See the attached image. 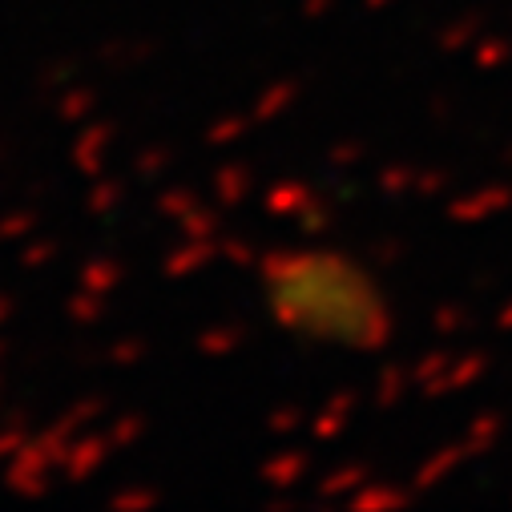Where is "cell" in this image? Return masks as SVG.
<instances>
[{
    "instance_id": "cell-1",
    "label": "cell",
    "mask_w": 512,
    "mask_h": 512,
    "mask_svg": "<svg viewBox=\"0 0 512 512\" xmlns=\"http://www.w3.org/2000/svg\"><path fill=\"white\" fill-rule=\"evenodd\" d=\"M113 452V444H109V436H85V440H73L69 444V452H65V472H69V480H85V476H93L101 464H105V456Z\"/></svg>"
},
{
    "instance_id": "cell-2",
    "label": "cell",
    "mask_w": 512,
    "mask_h": 512,
    "mask_svg": "<svg viewBox=\"0 0 512 512\" xmlns=\"http://www.w3.org/2000/svg\"><path fill=\"white\" fill-rule=\"evenodd\" d=\"M311 468V456L307 452H279L275 460L263 464V480L267 484H279V488H291L303 480V472Z\"/></svg>"
},
{
    "instance_id": "cell-3",
    "label": "cell",
    "mask_w": 512,
    "mask_h": 512,
    "mask_svg": "<svg viewBox=\"0 0 512 512\" xmlns=\"http://www.w3.org/2000/svg\"><path fill=\"white\" fill-rule=\"evenodd\" d=\"M218 254V246H210L206 238H194L190 246H182V250H174L170 259H166V275L170 279H178V275H194L198 267H206L210 259Z\"/></svg>"
},
{
    "instance_id": "cell-4",
    "label": "cell",
    "mask_w": 512,
    "mask_h": 512,
    "mask_svg": "<svg viewBox=\"0 0 512 512\" xmlns=\"http://www.w3.org/2000/svg\"><path fill=\"white\" fill-rule=\"evenodd\" d=\"M109 138H113L109 125H85V134H81V142H77V150H73V158H77V166H81L85 174H97V170H101V154H105Z\"/></svg>"
},
{
    "instance_id": "cell-5",
    "label": "cell",
    "mask_w": 512,
    "mask_h": 512,
    "mask_svg": "<svg viewBox=\"0 0 512 512\" xmlns=\"http://www.w3.org/2000/svg\"><path fill=\"white\" fill-rule=\"evenodd\" d=\"M214 194L226 202V206H238L246 194H250V170L246 166H222L214 174Z\"/></svg>"
},
{
    "instance_id": "cell-6",
    "label": "cell",
    "mask_w": 512,
    "mask_h": 512,
    "mask_svg": "<svg viewBox=\"0 0 512 512\" xmlns=\"http://www.w3.org/2000/svg\"><path fill=\"white\" fill-rule=\"evenodd\" d=\"M452 367V355L448 351H432L424 363H416V371H412V383L416 388H424L428 396H436V392H444V371Z\"/></svg>"
},
{
    "instance_id": "cell-7",
    "label": "cell",
    "mask_w": 512,
    "mask_h": 512,
    "mask_svg": "<svg viewBox=\"0 0 512 512\" xmlns=\"http://www.w3.org/2000/svg\"><path fill=\"white\" fill-rule=\"evenodd\" d=\"M117 283H121V267H117L113 259H89V263L81 267V287H85V291L105 295V291H113Z\"/></svg>"
},
{
    "instance_id": "cell-8",
    "label": "cell",
    "mask_w": 512,
    "mask_h": 512,
    "mask_svg": "<svg viewBox=\"0 0 512 512\" xmlns=\"http://www.w3.org/2000/svg\"><path fill=\"white\" fill-rule=\"evenodd\" d=\"M351 408H355V396H335V400L323 408V420H315V436H319V440H335L339 428H347Z\"/></svg>"
},
{
    "instance_id": "cell-9",
    "label": "cell",
    "mask_w": 512,
    "mask_h": 512,
    "mask_svg": "<svg viewBox=\"0 0 512 512\" xmlns=\"http://www.w3.org/2000/svg\"><path fill=\"white\" fill-rule=\"evenodd\" d=\"M242 339H246L242 327H210V331L198 335V347H202L206 355H230V351H238Z\"/></svg>"
},
{
    "instance_id": "cell-10",
    "label": "cell",
    "mask_w": 512,
    "mask_h": 512,
    "mask_svg": "<svg viewBox=\"0 0 512 512\" xmlns=\"http://www.w3.org/2000/svg\"><path fill=\"white\" fill-rule=\"evenodd\" d=\"M351 504L355 508H400V504H408V496L396 492V488H379V484L367 480V488L359 496H351Z\"/></svg>"
},
{
    "instance_id": "cell-11",
    "label": "cell",
    "mask_w": 512,
    "mask_h": 512,
    "mask_svg": "<svg viewBox=\"0 0 512 512\" xmlns=\"http://www.w3.org/2000/svg\"><path fill=\"white\" fill-rule=\"evenodd\" d=\"M295 93H299V85H295V81H283V85L267 89V97L259 101V109H254V117H259V121H271L275 113H283V109L295 101Z\"/></svg>"
},
{
    "instance_id": "cell-12",
    "label": "cell",
    "mask_w": 512,
    "mask_h": 512,
    "mask_svg": "<svg viewBox=\"0 0 512 512\" xmlns=\"http://www.w3.org/2000/svg\"><path fill=\"white\" fill-rule=\"evenodd\" d=\"M105 436H109L113 448H130V444H138V440L146 436V420H142V416H121Z\"/></svg>"
},
{
    "instance_id": "cell-13",
    "label": "cell",
    "mask_w": 512,
    "mask_h": 512,
    "mask_svg": "<svg viewBox=\"0 0 512 512\" xmlns=\"http://www.w3.org/2000/svg\"><path fill=\"white\" fill-rule=\"evenodd\" d=\"M307 190L303 186H275L271 194H267V210H275V214H295L299 206H307Z\"/></svg>"
},
{
    "instance_id": "cell-14",
    "label": "cell",
    "mask_w": 512,
    "mask_h": 512,
    "mask_svg": "<svg viewBox=\"0 0 512 512\" xmlns=\"http://www.w3.org/2000/svg\"><path fill=\"white\" fill-rule=\"evenodd\" d=\"M69 315L77 319V323H97L101 315H105V303H101V295L97 291H77L73 299H69Z\"/></svg>"
},
{
    "instance_id": "cell-15",
    "label": "cell",
    "mask_w": 512,
    "mask_h": 512,
    "mask_svg": "<svg viewBox=\"0 0 512 512\" xmlns=\"http://www.w3.org/2000/svg\"><path fill=\"white\" fill-rule=\"evenodd\" d=\"M500 436V416H480L472 428H468V452H484V448H492V440Z\"/></svg>"
},
{
    "instance_id": "cell-16",
    "label": "cell",
    "mask_w": 512,
    "mask_h": 512,
    "mask_svg": "<svg viewBox=\"0 0 512 512\" xmlns=\"http://www.w3.org/2000/svg\"><path fill=\"white\" fill-rule=\"evenodd\" d=\"M355 484H367V468H339V472H331L323 484H319V492L323 496H339V492H347V488H355Z\"/></svg>"
},
{
    "instance_id": "cell-17",
    "label": "cell",
    "mask_w": 512,
    "mask_h": 512,
    "mask_svg": "<svg viewBox=\"0 0 512 512\" xmlns=\"http://www.w3.org/2000/svg\"><path fill=\"white\" fill-rule=\"evenodd\" d=\"M89 109H93V93H89V89H69V93H65V101L57 105V117L73 125V121H81Z\"/></svg>"
},
{
    "instance_id": "cell-18",
    "label": "cell",
    "mask_w": 512,
    "mask_h": 512,
    "mask_svg": "<svg viewBox=\"0 0 512 512\" xmlns=\"http://www.w3.org/2000/svg\"><path fill=\"white\" fill-rule=\"evenodd\" d=\"M178 226L190 234V238H210L214 230H218V214H210V210H186L182 218H178Z\"/></svg>"
},
{
    "instance_id": "cell-19",
    "label": "cell",
    "mask_w": 512,
    "mask_h": 512,
    "mask_svg": "<svg viewBox=\"0 0 512 512\" xmlns=\"http://www.w3.org/2000/svg\"><path fill=\"white\" fill-rule=\"evenodd\" d=\"M456 464H460V452H456V448H448L444 456L428 460V464L420 468V488H432V484H436V476H448Z\"/></svg>"
},
{
    "instance_id": "cell-20",
    "label": "cell",
    "mask_w": 512,
    "mask_h": 512,
    "mask_svg": "<svg viewBox=\"0 0 512 512\" xmlns=\"http://www.w3.org/2000/svg\"><path fill=\"white\" fill-rule=\"evenodd\" d=\"M404 379H408V371H400V367H388V371H383V392H379L375 404H379V408H392V404L400 400V392L408 388Z\"/></svg>"
},
{
    "instance_id": "cell-21",
    "label": "cell",
    "mask_w": 512,
    "mask_h": 512,
    "mask_svg": "<svg viewBox=\"0 0 512 512\" xmlns=\"http://www.w3.org/2000/svg\"><path fill=\"white\" fill-rule=\"evenodd\" d=\"M246 130H250V121H246V117H226V121H218V125H210V134H206V138H210L214 146H226V142H234V138H242Z\"/></svg>"
},
{
    "instance_id": "cell-22",
    "label": "cell",
    "mask_w": 512,
    "mask_h": 512,
    "mask_svg": "<svg viewBox=\"0 0 512 512\" xmlns=\"http://www.w3.org/2000/svg\"><path fill=\"white\" fill-rule=\"evenodd\" d=\"M412 182H416V170H408V166H388V170L379 174L383 194H404Z\"/></svg>"
},
{
    "instance_id": "cell-23",
    "label": "cell",
    "mask_w": 512,
    "mask_h": 512,
    "mask_svg": "<svg viewBox=\"0 0 512 512\" xmlns=\"http://www.w3.org/2000/svg\"><path fill=\"white\" fill-rule=\"evenodd\" d=\"M158 210H162L170 222H178L186 210H194V194H190V190H170V194H162Z\"/></svg>"
},
{
    "instance_id": "cell-24",
    "label": "cell",
    "mask_w": 512,
    "mask_h": 512,
    "mask_svg": "<svg viewBox=\"0 0 512 512\" xmlns=\"http://www.w3.org/2000/svg\"><path fill=\"white\" fill-rule=\"evenodd\" d=\"M480 371H484V355H468V359L456 363V371H452V379L444 383V388H468V379H480Z\"/></svg>"
},
{
    "instance_id": "cell-25",
    "label": "cell",
    "mask_w": 512,
    "mask_h": 512,
    "mask_svg": "<svg viewBox=\"0 0 512 512\" xmlns=\"http://www.w3.org/2000/svg\"><path fill=\"white\" fill-rule=\"evenodd\" d=\"M109 359H113V363H121V367L142 363V359H146V343H142V339H125V343H113V347H109Z\"/></svg>"
},
{
    "instance_id": "cell-26",
    "label": "cell",
    "mask_w": 512,
    "mask_h": 512,
    "mask_svg": "<svg viewBox=\"0 0 512 512\" xmlns=\"http://www.w3.org/2000/svg\"><path fill=\"white\" fill-rule=\"evenodd\" d=\"M117 512L121 508H154L158 504V492H150V488H134V492H117L113 500H109Z\"/></svg>"
},
{
    "instance_id": "cell-27",
    "label": "cell",
    "mask_w": 512,
    "mask_h": 512,
    "mask_svg": "<svg viewBox=\"0 0 512 512\" xmlns=\"http://www.w3.org/2000/svg\"><path fill=\"white\" fill-rule=\"evenodd\" d=\"M53 259H57V242H37V246L21 250V267H29V271H37V267H45Z\"/></svg>"
},
{
    "instance_id": "cell-28",
    "label": "cell",
    "mask_w": 512,
    "mask_h": 512,
    "mask_svg": "<svg viewBox=\"0 0 512 512\" xmlns=\"http://www.w3.org/2000/svg\"><path fill=\"white\" fill-rule=\"evenodd\" d=\"M472 37H476V21H456V25H452V33H448V37H440V49L460 53V49H464V41H472Z\"/></svg>"
},
{
    "instance_id": "cell-29",
    "label": "cell",
    "mask_w": 512,
    "mask_h": 512,
    "mask_svg": "<svg viewBox=\"0 0 512 512\" xmlns=\"http://www.w3.org/2000/svg\"><path fill=\"white\" fill-rule=\"evenodd\" d=\"M500 57H508V45H504V41H484V45L472 53V61H476L480 69H496V65H504Z\"/></svg>"
},
{
    "instance_id": "cell-30",
    "label": "cell",
    "mask_w": 512,
    "mask_h": 512,
    "mask_svg": "<svg viewBox=\"0 0 512 512\" xmlns=\"http://www.w3.org/2000/svg\"><path fill=\"white\" fill-rule=\"evenodd\" d=\"M432 323H436V331H460V327H468V311L464 307H440L432 315Z\"/></svg>"
},
{
    "instance_id": "cell-31",
    "label": "cell",
    "mask_w": 512,
    "mask_h": 512,
    "mask_svg": "<svg viewBox=\"0 0 512 512\" xmlns=\"http://www.w3.org/2000/svg\"><path fill=\"white\" fill-rule=\"evenodd\" d=\"M25 448V428L9 424V428H0V456H17Z\"/></svg>"
},
{
    "instance_id": "cell-32",
    "label": "cell",
    "mask_w": 512,
    "mask_h": 512,
    "mask_svg": "<svg viewBox=\"0 0 512 512\" xmlns=\"http://www.w3.org/2000/svg\"><path fill=\"white\" fill-rule=\"evenodd\" d=\"M97 190H101V194H93V198H89V210H93V214H105L113 202H121V186L105 182V186H97Z\"/></svg>"
},
{
    "instance_id": "cell-33",
    "label": "cell",
    "mask_w": 512,
    "mask_h": 512,
    "mask_svg": "<svg viewBox=\"0 0 512 512\" xmlns=\"http://www.w3.org/2000/svg\"><path fill=\"white\" fill-rule=\"evenodd\" d=\"M33 226V214H9L5 222H0V242H9V238H17V234H25Z\"/></svg>"
},
{
    "instance_id": "cell-34",
    "label": "cell",
    "mask_w": 512,
    "mask_h": 512,
    "mask_svg": "<svg viewBox=\"0 0 512 512\" xmlns=\"http://www.w3.org/2000/svg\"><path fill=\"white\" fill-rule=\"evenodd\" d=\"M166 166H170L166 150H146V154H138V174H162Z\"/></svg>"
},
{
    "instance_id": "cell-35",
    "label": "cell",
    "mask_w": 512,
    "mask_h": 512,
    "mask_svg": "<svg viewBox=\"0 0 512 512\" xmlns=\"http://www.w3.org/2000/svg\"><path fill=\"white\" fill-rule=\"evenodd\" d=\"M218 254H226V259H230V263H238V267H246V263L254 259L250 242H222V246H218Z\"/></svg>"
},
{
    "instance_id": "cell-36",
    "label": "cell",
    "mask_w": 512,
    "mask_h": 512,
    "mask_svg": "<svg viewBox=\"0 0 512 512\" xmlns=\"http://www.w3.org/2000/svg\"><path fill=\"white\" fill-rule=\"evenodd\" d=\"M303 424V412L299 408H279L275 416H271V428L275 432H291V428H299Z\"/></svg>"
},
{
    "instance_id": "cell-37",
    "label": "cell",
    "mask_w": 512,
    "mask_h": 512,
    "mask_svg": "<svg viewBox=\"0 0 512 512\" xmlns=\"http://www.w3.org/2000/svg\"><path fill=\"white\" fill-rule=\"evenodd\" d=\"M331 162H335V166H351V162H359V146H335V150H331Z\"/></svg>"
},
{
    "instance_id": "cell-38",
    "label": "cell",
    "mask_w": 512,
    "mask_h": 512,
    "mask_svg": "<svg viewBox=\"0 0 512 512\" xmlns=\"http://www.w3.org/2000/svg\"><path fill=\"white\" fill-rule=\"evenodd\" d=\"M299 218H303L307 230H323V226H327V214H323V210H303Z\"/></svg>"
},
{
    "instance_id": "cell-39",
    "label": "cell",
    "mask_w": 512,
    "mask_h": 512,
    "mask_svg": "<svg viewBox=\"0 0 512 512\" xmlns=\"http://www.w3.org/2000/svg\"><path fill=\"white\" fill-rule=\"evenodd\" d=\"M436 186H444V174H424L420 178V194H436Z\"/></svg>"
},
{
    "instance_id": "cell-40",
    "label": "cell",
    "mask_w": 512,
    "mask_h": 512,
    "mask_svg": "<svg viewBox=\"0 0 512 512\" xmlns=\"http://www.w3.org/2000/svg\"><path fill=\"white\" fill-rule=\"evenodd\" d=\"M396 250H400V242H383V246H379V263H396V259H400Z\"/></svg>"
},
{
    "instance_id": "cell-41",
    "label": "cell",
    "mask_w": 512,
    "mask_h": 512,
    "mask_svg": "<svg viewBox=\"0 0 512 512\" xmlns=\"http://www.w3.org/2000/svg\"><path fill=\"white\" fill-rule=\"evenodd\" d=\"M13 311H17L13 295H0V323H9V319H13Z\"/></svg>"
},
{
    "instance_id": "cell-42",
    "label": "cell",
    "mask_w": 512,
    "mask_h": 512,
    "mask_svg": "<svg viewBox=\"0 0 512 512\" xmlns=\"http://www.w3.org/2000/svg\"><path fill=\"white\" fill-rule=\"evenodd\" d=\"M327 5H331V0H307V13H311V17H319Z\"/></svg>"
},
{
    "instance_id": "cell-43",
    "label": "cell",
    "mask_w": 512,
    "mask_h": 512,
    "mask_svg": "<svg viewBox=\"0 0 512 512\" xmlns=\"http://www.w3.org/2000/svg\"><path fill=\"white\" fill-rule=\"evenodd\" d=\"M367 5H388V0H367Z\"/></svg>"
}]
</instances>
